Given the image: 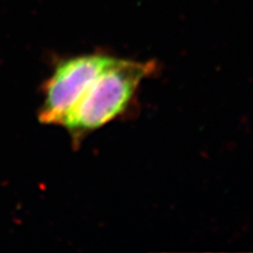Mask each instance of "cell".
<instances>
[{
	"label": "cell",
	"instance_id": "1",
	"mask_svg": "<svg viewBox=\"0 0 253 253\" xmlns=\"http://www.w3.org/2000/svg\"><path fill=\"white\" fill-rule=\"evenodd\" d=\"M155 69L151 60L114 58L94 79L62 124L73 144H81L84 136L125 112L140 83Z\"/></svg>",
	"mask_w": 253,
	"mask_h": 253
},
{
	"label": "cell",
	"instance_id": "2",
	"mask_svg": "<svg viewBox=\"0 0 253 253\" xmlns=\"http://www.w3.org/2000/svg\"><path fill=\"white\" fill-rule=\"evenodd\" d=\"M114 58L105 54H85L59 62L44 83L39 122L62 126L85 90Z\"/></svg>",
	"mask_w": 253,
	"mask_h": 253
}]
</instances>
